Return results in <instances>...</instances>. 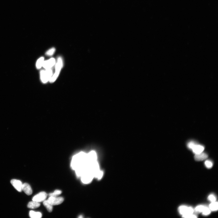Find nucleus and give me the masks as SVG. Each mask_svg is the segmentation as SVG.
<instances>
[{
    "mask_svg": "<svg viewBox=\"0 0 218 218\" xmlns=\"http://www.w3.org/2000/svg\"><path fill=\"white\" fill-rule=\"evenodd\" d=\"M87 154L81 152L74 156L71 163V167L75 170L78 166L86 163L87 161Z\"/></svg>",
    "mask_w": 218,
    "mask_h": 218,
    "instance_id": "obj_1",
    "label": "nucleus"
},
{
    "mask_svg": "<svg viewBox=\"0 0 218 218\" xmlns=\"http://www.w3.org/2000/svg\"><path fill=\"white\" fill-rule=\"evenodd\" d=\"M53 74L52 70L51 69L43 70L40 72L41 80L43 83H46L50 81Z\"/></svg>",
    "mask_w": 218,
    "mask_h": 218,
    "instance_id": "obj_2",
    "label": "nucleus"
},
{
    "mask_svg": "<svg viewBox=\"0 0 218 218\" xmlns=\"http://www.w3.org/2000/svg\"><path fill=\"white\" fill-rule=\"evenodd\" d=\"M81 177L83 183L88 184L92 181L94 176L93 174L89 170L83 174Z\"/></svg>",
    "mask_w": 218,
    "mask_h": 218,
    "instance_id": "obj_3",
    "label": "nucleus"
},
{
    "mask_svg": "<svg viewBox=\"0 0 218 218\" xmlns=\"http://www.w3.org/2000/svg\"><path fill=\"white\" fill-rule=\"evenodd\" d=\"M178 210L179 213L182 216L193 214L194 212V209L192 207L185 205L180 206Z\"/></svg>",
    "mask_w": 218,
    "mask_h": 218,
    "instance_id": "obj_4",
    "label": "nucleus"
},
{
    "mask_svg": "<svg viewBox=\"0 0 218 218\" xmlns=\"http://www.w3.org/2000/svg\"><path fill=\"white\" fill-rule=\"evenodd\" d=\"M88 170V164L86 163L79 166L75 170L77 177H81L83 174Z\"/></svg>",
    "mask_w": 218,
    "mask_h": 218,
    "instance_id": "obj_5",
    "label": "nucleus"
},
{
    "mask_svg": "<svg viewBox=\"0 0 218 218\" xmlns=\"http://www.w3.org/2000/svg\"><path fill=\"white\" fill-rule=\"evenodd\" d=\"M64 200V198L62 197L50 196L47 201L52 206H54L61 204L63 202Z\"/></svg>",
    "mask_w": 218,
    "mask_h": 218,
    "instance_id": "obj_6",
    "label": "nucleus"
},
{
    "mask_svg": "<svg viewBox=\"0 0 218 218\" xmlns=\"http://www.w3.org/2000/svg\"><path fill=\"white\" fill-rule=\"evenodd\" d=\"M47 196L46 193L41 192L34 196L33 198V201L39 202H43L46 199Z\"/></svg>",
    "mask_w": 218,
    "mask_h": 218,
    "instance_id": "obj_7",
    "label": "nucleus"
},
{
    "mask_svg": "<svg viewBox=\"0 0 218 218\" xmlns=\"http://www.w3.org/2000/svg\"><path fill=\"white\" fill-rule=\"evenodd\" d=\"M97 161V155L95 151H92L87 155V161L88 164Z\"/></svg>",
    "mask_w": 218,
    "mask_h": 218,
    "instance_id": "obj_8",
    "label": "nucleus"
},
{
    "mask_svg": "<svg viewBox=\"0 0 218 218\" xmlns=\"http://www.w3.org/2000/svg\"><path fill=\"white\" fill-rule=\"evenodd\" d=\"M10 182L14 188L19 192L22 191L23 184L21 181L19 180L12 179L11 181Z\"/></svg>",
    "mask_w": 218,
    "mask_h": 218,
    "instance_id": "obj_9",
    "label": "nucleus"
},
{
    "mask_svg": "<svg viewBox=\"0 0 218 218\" xmlns=\"http://www.w3.org/2000/svg\"><path fill=\"white\" fill-rule=\"evenodd\" d=\"M55 63V60L54 58H52L50 60L44 61L43 66L45 69H51Z\"/></svg>",
    "mask_w": 218,
    "mask_h": 218,
    "instance_id": "obj_10",
    "label": "nucleus"
},
{
    "mask_svg": "<svg viewBox=\"0 0 218 218\" xmlns=\"http://www.w3.org/2000/svg\"><path fill=\"white\" fill-rule=\"evenodd\" d=\"M22 191H23L28 196H30L33 193V191H32L31 186L29 184L27 183L23 184Z\"/></svg>",
    "mask_w": 218,
    "mask_h": 218,
    "instance_id": "obj_11",
    "label": "nucleus"
},
{
    "mask_svg": "<svg viewBox=\"0 0 218 218\" xmlns=\"http://www.w3.org/2000/svg\"><path fill=\"white\" fill-rule=\"evenodd\" d=\"M208 157V155L207 154L202 152L196 154L195 156V159L196 161H201L206 160Z\"/></svg>",
    "mask_w": 218,
    "mask_h": 218,
    "instance_id": "obj_12",
    "label": "nucleus"
},
{
    "mask_svg": "<svg viewBox=\"0 0 218 218\" xmlns=\"http://www.w3.org/2000/svg\"><path fill=\"white\" fill-rule=\"evenodd\" d=\"M204 149L203 146L197 144L192 150L193 152L196 154L203 152Z\"/></svg>",
    "mask_w": 218,
    "mask_h": 218,
    "instance_id": "obj_13",
    "label": "nucleus"
},
{
    "mask_svg": "<svg viewBox=\"0 0 218 218\" xmlns=\"http://www.w3.org/2000/svg\"><path fill=\"white\" fill-rule=\"evenodd\" d=\"M62 66H63V62H62V58L61 57H59L58 58L56 64V72L60 73Z\"/></svg>",
    "mask_w": 218,
    "mask_h": 218,
    "instance_id": "obj_14",
    "label": "nucleus"
},
{
    "mask_svg": "<svg viewBox=\"0 0 218 218\" xmlns=\"http://www.w3.org/2000/svg\"><path fill=\"white\" fill-rule=\"evenodd\" d=\"M40 205V204L39 202L33 201L29 203L27 205V207L31 209H35V208H39Z\"/></svg>",
    "mask_w": 218,
    "mask_h": 218,
    "instance_id": "obj_15",
    "label": "nucleus"
},
{
    "mask_svg": "<svg viewBox=\"0 0 218 218\" xmlns=\"http://www.w3.org/2000/svg\"><path fill=\"white\" fill-rule=\"evenodd\" d=\"M29 215L31 218H40L42 217V214L40 212H36L33 211L30 212Z\"/></svg>",
    "mask_w": 218,
    "mask_h": 218,
    "instance_id": "obj_16",
    "label": "nucleus"
},
{
    "mask_svg": "<svg viewBox=\"0 0 218 218\" xmlns=\"http://www.w3.org/2000/svg\"><path fill=\"white\" fill-rule=\"evenodd\" d=\"M43 204L49 212H51L52 211L53 206L48 202L47 200H45L43 201Z\"/></svg>",
    "mask_w": 218,
    "mask_h": 218,
    "instance_id": "obj_17",
    "label": "nucleus"
},
{
    "mask_svg": "<svg viewBox=\"0 0 218 218\" xmlns=\"http://www.w3.org/2000/svg\"><path fill=\"white\" fill-rule=\"evenodd\" d=\"M209 208L211 211H217L218 209L217 202H211L210 204Z\"/></svg>",
    "mask_w": 218,
    "mask_h": 218,
    "instance_id": "obj_18",
    "label": "nucleus"
},
{
    "mask_svg": "<svg viewBox=\"0 0 218 218\" xmlns=\"http://www.w3.org/2000/svg\"><path fill=\"white\" fill-rule=\"evenodd\" d=\"M44 58L41 57L37 60L36 63V67L38 69H40L43 66L44 62Z\"/></svg>",
    "mask_w": 218,
    "mask_h": 218,
    "instance_id": "obj_19",
    "label": "nucleus"
},
{
    "mask_svg": "<svg viewBox=\"0 0 218 218\" xmlns=\"http://www.w3.org/2000/svg\"><path fill=\"white\" fill-rule=\"evenodd\" d=\"M205 206L203 205H199L196 207L194 209V212L197 213H202Z\"/></svg>",
    "mask_w": 218,
    "mask_h": 218,
    "instance_id": "obj_20",
    "label": "nucleus"
},
{
    "mask_svg": "<svg viewBox=\"0 0 218 218\" xmlns=\"http://www.w3.org/2000/svg\"><path fill=\"white\" fill-rule=\"evenodd\" d=\"M62 193V192L61 191L57 190L55 191L54 192L50 193L49 194V196L50 197H57L61 194Z\"/></svg>",
    "mask_w": 218,
    "mask_h": 218,
    "instance_id": "obj_21",
    "label": "nucleus"
},
{
    "mask_svg": "<svg viewBox=\"0 0 218 218\" xmlns=\"http://www.w3.org/2000/svg\"><path fill=\"white\" fill-rule=\"evenodd\" d=\"M211 211L209 208L206 206L205 207L203 211L202 212L203 215L205 216H207L209 215L211 213Z\"/></svg>",
    "mask_w": 218,
    "mask_h": 218,
    "instance_id": "obj_22",
    "label": "nucleus"
},
{
    "mask_svg": "<svg viewBox=\"0 0 218 218\" xmlns=\"http://www.w3.org/2000/svg\"><path fill=\"white\" fill-rule=\"evenodd\" d=\"M208 199L211 202H216L217 199L215 196L213 194L210 195L208 196Z\"/></svg>",
    "mask_w": 218,
    "mask_h": 218,
    "instance_id": "obj_23",
    "label": "nucleus"
},
{
    "mask_svg": "<svg viewBox=\"0 0 218 218\" xmlns=\"http://www.w3.org/2000/svg\"><path fill=\"white\" fill-rule=\"evenodd\" d=\"M197 144L196 142L194 141H191L187 144V147L190 149H192Z\"/></svg>",
    "mask_w": 218,
    "mask_h": 218,
    "instance_id": "obj_24",
    "label": "nucleus"
},
{
    "mask_svg": "<svg viewBox=\"0 0 218 218\" xmlns=\"http://www.w3.org/2000/svg\"><path fill=\"white\" fill-rule=\"evenodd\" d=\"M205 165L207 168H211L213 166V163L211 161L209 160H207L205 162Z\"/></svg>",
    "mask_w": 218,
    "mask_h": 218,
    "instance_id": "obj_25",
    "label": "nucleus"
},
{
    "mask_svg": "<svg viewBox=\"0 0 218 218\" xmlns=\"http://www.w3.org/2000/svg\"><path fill=\"white\" fill-rule=\"evenodd\" d=\"M56 50L54 48H53L50 49L46 52V54L47 56H51L52 55L54 54Z\"/></svg>",
    "mask_w": 218,
    "mask_h": 218,
    "instance_id": "obj_26",
    "label": "nucleus"
},
{
    "mask_svg": "<svg viewBox=\"0 0 218 218\" xmlns=\"http://www.w3.org/2000/svg\"><path fill=\"white\" fill-rule=\"evenodd\" d=\"M182 217L185 218H195L197 217L196 215H194L193 214L182 216Z\"/></svg>",
    "mask_w": 218,
    "mask_h": 218,
    "instance_id": "obj_27",
    "label": "nucleus"
},
{
    "mask_svg": "<svg viewBox=\"0 0 218 218\" xmlns=\"http://www.w3.org/2000/svg\"><path fill=\"white\" fill-rule=\"evenodd\" d=\"M79 218H83V217L81 215V216H79Z\"/></svg>",
    "mask_w": 218,
    "mask_h": 218,
    "instance_id": "obj_28",
    "label": "nucleus"
}]
</instances>
